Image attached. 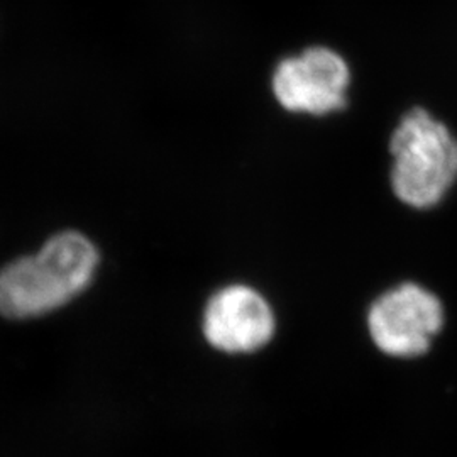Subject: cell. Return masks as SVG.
Masks as SVG:
<instances>
[{
  "instance_id": "4",
  "label": "cell",
  "mask_w": 457,
  "mask_h": 457,
  "mask_svg": "<svg viewBox=\"0 0 457 457\" xmlns=\"http://www.w3.org/2000/svg\"><path fill=\"white\" fill-rule=\"evenodd\" d=\"M351 70L339 53L313 46L285 58L273 75V94L288 112L315 117L347 105Z\"/></svg>"
},
{
  "instance_id": "5",
  "label": "cell",
  "mask_w": 457,
  "mask_h": 457,
  "mask_svg": "<svg viewBox=\"0 0 457 457\" xmlns=\"http://www.w3.org/2000/svg\"><path fill=\"white\" fill-rule=\"evenodd\" d=\"M204 334L224 353H253L271 341L275 315L268 302L245 285L213 295L204 313Z\"/></svg>"
},
{
  "instance_id": "3",
  "label": "cell",
  "mask_w": 457,
  "mask_h": 457,
  "mask_svg": "<svg viewBox=\"0 0 457 457\" xmlns=\"http://www.w3.org/2000/svg\"><path fill=\"white\" fill-rule=\"evenodd\" d=\"M442 326L441 300L415 283H403L381 295L368 312L371 341L393 358L424 354Z\"/></svg>"
},
{
  "instance_id": "1",
  "label": "cell",
  "mask_w": 457,
  "mask_h": 457,
  "mask_svg": "<svg viewBox=\"0 0 457 457\" xmlns=\"http://www.w3.org/2000/svg\"><path fill=\"white\" fill-rule=\"evenodd\" d=\"M96 245L79 232H62L43 249L0 271V313L31 319L63 307L82 294L94 277Z\"/></svg>"
},
{
  "instance_id": "2",
  "label": "cell",
  "mask_w": 457,
  "mask_h": 457,
  "mask_svg": "<svg viewBox=\"0 0 457 457\" xmlns=\"http://www.w3.org/2000/svg\"><path fill=\"white\" fill-rule=\"evenodd\" d=\"M392 188L413 209L437 205L457 180V139L422 107L411 109L390 139Z\"/></svg>"
}]
</instances>
